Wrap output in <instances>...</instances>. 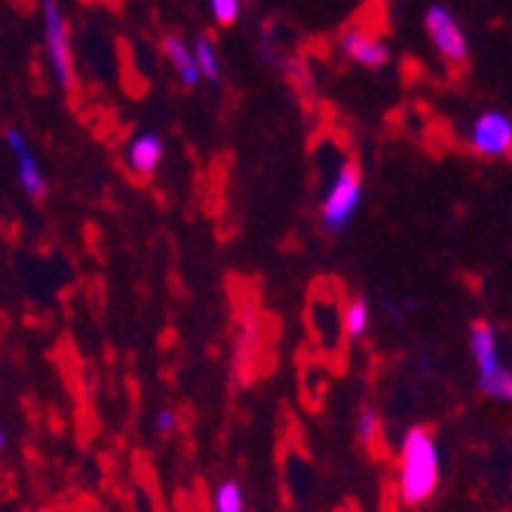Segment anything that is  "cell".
I'll use <instances>...</instances> for the list:
<instances>
[{"label": "cell", "mask_w": 512, "mask_h": 512, "mask_svg": "<svg viewBox=\"0 0 512 512\" xmlns=\"http://www.w3.org/2000/svg\"><path fill=\"white\" fill-rule=\"evenodd\" d=\"M439 488V448L427 427H414L405 436L399 460V494L405 506H424Z\"/></svg>", "instance_id": "1"}, {"label": "cell", "mask_w": 512, "mask_h": 512, "mask_svg": "<svg viewBox=\"0 0 512 512\" xmlns=\"http://www.w3.org/2000/svg\"><path fill=\"white\" fill-rule=\"evenodd\" d=\"M40 22H43V46H46V62L56 77V83L71 92L77 83L74 71V50H71V28L68 16L59 0H40Z\"/></svg>", "instance_id": "2"}, {"label": "cell", "mask_w": 512, "mask_h": 512, "mask_svg": "<svg viewBox=\"0 0 512 512\" xmlns=\"http://www.w3.org/2000/svg\"><path fill=\"white\" fill-rule=\"evenodd\" d=\"M359 203H362V172L356 163L347 160L335 172L329 191L322 197V206H319V224L325 234H344L359 212Z\"/></svg>", "instance_id": "3"}, {"label": "cell", "mask_w": 512, "mask_h": 512, "mask_svg": "<svg viewBox=\"0 0 512 512\" xmlns=\"http://www.w3.org/2000/svg\"><path fill=\"white\" fill-rule=\"evenodd\" d=\"M470 350L479 368V387L485 396L509 402L512 405V371L503 368L500 353H497V335L491 329V322L476 319L470 325Z\"/></svg>", "instance_id": "4"}, {"label": "cell", "mask_w": 512, "mask_h": 512, "mask_svg": "<svg viewBox=\"0 0 512 512\" xmlns=\"http://www.w3.org/2000/svg\"><path fill=\"white\" fill-rule=\"evenodd\" d=\"M424 28L427 37L433 40L436 53L451 65V68H463L470 59V37L463 31V25L454 19V13L442 4H433L424 16Z\"/></svg>", "instance_id": "5"}, {"label": "cell", "mask_w": 512, "mask_h": 512, "mask_svg": "<svg viewBox=\"0 0 512 512\" xmlns=\"http://www.w3.org/2000/svg\"><path fill=\"white\" fill-rule=\"evenodd\" d=\"M470 151L488 160L512 157V117L503 111H485L470 126Z\"/></svg>", "instance_id": "6"}, {"label": "cell", "mask_w": 512, "mask_h": 512, "mask_svg": "<svg viewBox=\"0 0 512 512\" xmlns=\"http://www.w3.org/2000/svg\"><path fill=\"white\" fill-rule=\"evenodd\" d=\"M4 142H7V148H10V154L16 160V181H19L22 194L31 197V200L46 197V175H43V169H40L31 145H28L25 132L16 129V126H7L4 129Z\"/></svg>", "instance_id": "7"}, {"label": "cell", "mask_w": 512, "mask_h": 512, "mask_svg": "<svg viewBox=\"0 0 512 512\" xmlns=\"http://www.w3.org/2000/svg\"><path fill=\"white\" fill-rule=\"evenodd\" d=\"M338 46H341V53H344L353 65L368 68V71H381V68L390 62V46H387L381 37L371 34V31L359 28V25L344 28L341 37H338Z\"/></svg>", "instance_id": "8"}, {"label": "cell", "mask_w": 512, "mask_h": 512, "mask_svg": "<svg viewBox=\"0 0 512 512\" xmlns=\"http://www.w3.org/2000/svg\"><path fill=\"white\" fill-rule=\"evenodd\" d=\"M163 154H166V145H163V138L157 132H138L126 145V166L138 178H151L160 169Z\"/></svg>", "instance_id": "9"}, {"label": "cell", "mask_w": 512, "mask_h": 512, "mask_svg": "<svg viewBox=\"0 0 512 512\" xmlns=\"http://www.w3.org/2000/svg\"><path fill=\"white\" fill-rule=\"evenodd\" d=\"M163 53H166V62H169V68L175 71V77H178V83L184 89H194L203 80L200 65H197V53H194V43H188L178 34H166L163 37Z\"/></svg>", "instance_id": "10"}, {"label": "cell", "mask_w": 512, "mask_h": 512, "mask_svg": "<svg viewBox=\"0 0 512 512\" xmlns=\"http://www.w3.org/2000/svg\"><path fill=\"white\" fill-rule=\"evenodd\" d=\"M194 53H197V65H200V74L203 80L215 83L221 77V56H218V46L209 34H200L194 40Z\"/></svg>", "instance_id": "11"}, {"label": "cell", "mask_w": 512, "mask_h": 512, "mask_svg": "<svg viewBox=\"0 0 512 512\" xmlns=\"http://www.w3.org/2000/svg\"><path fill=\"white\" fill-rule=\"evenodd\" d=\"M368 319H371V307L362 295L350 298L347 310H344V332L350 338H362L368 332Z\"/></svg>", "instance_id": "12"}, {"label": "cell", "mask_w": 512, "mask_h": 512, "mask_svg": "<svg viewBox=\"0 0 512 512\" xmlns=\"http://www.w3.org/2000/svg\"><path fill=\"white\" fill-rule=\"evenodd\" d=\"M246 494L237 479H227L215 488V512H243Z\"/></svg>", "instance_id": "13"}, {"label": "cell", "mask_w": 512, "mask_h": 512, "mask_svg": "<svg viewBox=\"0 0 512 512\" xmlns=\"http://www.w3.org/2000/svg\"><path fill=\"white\" fill-rule=\"evenodd\" d=\"M356 436L362 445L375 448L381 442V421H378V411L375 408H362L356 417Z\"/></svg>", "instance_id": "14"}, {"label": "cell", "mask_w": 512, "mask_h": 512, "mask_svg": "<svg viewBox=\"0 0 512 512\" xmlns=\"http://www.w3.org/2000/svg\"><path fill=\"white\" fill-rule=\"evenodd\" d=\"M209 13L218 25H234L243 13V0H209Z\"/></svg>", "instance_id": "15"}, {"label": "cell", "mask_w": 512, "mask_h": 512, "mask_svg": "<svg viewBox=\"0 0 512 512\" xmlns=\"http://www.w3.org/2000/svg\"><path fill=\"white\" fill-rule=\"evenodd\" d=\"M157 430L160 433H172L175 430V414L172 411H160L157 414Z\"/></svg>", "instance_id": "16"}]
</instances>
